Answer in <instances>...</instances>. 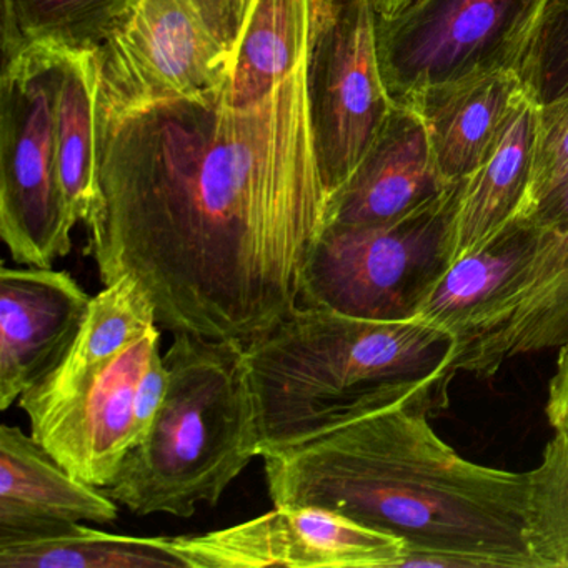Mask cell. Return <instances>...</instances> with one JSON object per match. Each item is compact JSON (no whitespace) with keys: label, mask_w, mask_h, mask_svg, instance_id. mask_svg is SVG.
<instances>
[{"label":"cell","mask_w":568,"mask_h":568,"mask_svg":"<svg viewBox=\"0 0 568 568\" xmlns=\"http://www.w3.org/2000/svg\"><path fill=\"white\" fill-rule=\"evenodd\" d=\"M307 68L251 108L224 84L99 119L85 255L104 287L131 275L161 328L244 344L297 307L331 204Z\"/></svg>","instance_id":"obj_1"},{"label":"cell","mask_w":568,"mask_h":568,"mask_svg":"<svg viewBox=\"0 0 568 568\" xmlns=\"http://www.w3.org/2000/svg\"><path fill=\"white\" fill-rule=\"evenodd\" d=\"M444 378L382 388L324 434L262 455L274 507H322L402 538L398 567L544 568L528 471L467 460L428 422Z\"/></svg>","instance_id":"obj_2"},{"label":"cell","mask_w":568,"mask_h":568,"mask_svg":"<svg viewBox=\"0 0 568 568\" xmlns=\"http://www.w3.org/2000/svg\"><path fill=\"white\" fill-rule=\"evenodd\" d=\"M455 341L418 317L374 321L298 304L247 344L261 457L324 434L382 388L450 381Z\"/></svg>","instance_id":"obj_3"},{"label":"cell","mask_w":568,"mask_h":568,"mask_svg":"<svg viewBox=\"0 0 568 568\" xmlns=\"http://www.w3.org/2000/svg\"><path fill=\"white\" fill-rule=\"evenodd\" d=\"M164 364V402L104 490L141 517L191 518L199 505H217L261 457L247 344L175 334Z\"/></svg>","instance_id":"obj_4"},{"label":"cell","mask_w":568,"mask_h":568,"mask_svg":"<svg viewBox=\"0 0 568 568\" xmlns=\"http://www.w3.org/2000/svg\"><path fill=\"white\" fill-rule=\"evenodd\" d=\"M158 355L148 292L131 275L105 285L61 362L19 398L32 437L75 477L111 487L138 445L139 387Z\"/></svg>","instance_id":"obj_5"},{"label":"cell","mask_w":568,"mask_h":568,"mask_svg":"<svg viewBox=\"0 0 568 568\" xmlns=\"http://www.w3.org/2000/svg\"><path fill=\"white\" fill-rule=\"evenodd\" d=\"M251 0H131L94 51L99 119L221 88Z\"/></svg>","instance_id":"obj_6"},{"label":"cell","mask_w":568,"mask_h":568,"mask_svg":"<svg viewBox=\"0 0 568 568\" xmlns=\"http://www.w3.org/2000/svg\"><path fill=\"white\" fill-rule=\"evenodd\" d=\"M465 181L397 221L325 227L298 304L374 321L415 317L448 265Z\"/></svg>","instance_id":"obj_7"},{"label":"cell","mask_w":568,"mask_h":568,"mask_svg":"<svg viewBox=\"0 0 568 568\" xmlns=\"http://www.w3.org/2000/svg\"><path fill=\"white\" fill-rule=\"evenodd\" d=\"M61 52L26 49L4 59L0 79V237L19 265L54 267L78 225L59 171Z\"/></svg>","instance_id":"obj_8"},{"label":"cell","mask_w":568,"mask_h":568,"mask_svg":"<svg viewBox=\"0 0 568 568\" xmlns=\"http://www.w3.org/2000/svg\"><path fill=\"white\" fill-rule=\"evenodd\" d=\"M545 0H414L377 14L382 79L394 105L435 88L518 71Z\"/></svg>","instance_id":"obj_9"},{"label":"cell","mask_w":568,"mask_h":568,"mask_svg":"<svg viewBox=\"0 0 568 568\" xmlns=\"http://www.w3.org/2000/svg\"><path fill=\"white\" fill-rule=\"evenodd\" d=\"M375 0H334L308 55L312 142L328 195L354 174L394 104L382 79Z\"/></svg>","instance_id":"obj_10"},{"label":"cell","mask_w":568,"mask_h":568,"mask_svg":"<svg viewBox=\"0 0 568 568\" xmlns=\"http://www.w3.org/2000/svg\"><path fill=\"white\" fill-rule=\"evenodd\" d=\"M187 568H394L402 538L322 507H274L244 524L171 537Z\"/></svg>","instance_id":"obj_11"},{"label":"cell","mask_w":568,"mask_h":568,"mask_svg":"<svg viewBox=\"0 0 568 568\" xmlns=\"http://www.w3.org/2000/svg\"><path fill=\"white\" fill-rule=\"evenodd\" d=\"M528 217L538 231L534 255L458 352L452 374L488 381L518 355L568 345V182Z\"/></svg>","instance_id":"obj_12"},{"label":"cell","mask_w":568,"mask_h":568,"mask_svg":"<svg viewBox=\"0 0 568 568\" xmlns=\"http://www.w3.org/2000/svg\"><path fill=\"white\" fill-rule=\"evenodd\" d=\"M92 297L69 272L0 268V408L8 410L64 357Z\"/></svg>","instance_id":"obj_13"},{"label":"cell","mask_w":568,"mask_h":568,"mask_svg":"<svg viewBox=\"0 0 568 568\" xmlns=\"http://www.w3.org/2000/svg\"><path fill=\"white\" fill-rule=\"evenodd\" d=\"M448 185L438 174L417 112L394 105L354 174L332 195L327 227L397 221L440 197Z\"/></svg>","instance_id":"obj_14"},{"label":"cell","mask_w":568,"mask_h":568,"mask_svg":"<svg viewBox=\"0 0 568 568\" xmlns=\"http://www.w3.org/2000/svg\"><path fill=\"white\" fill-rule=\"evenodd\" d=\"M119 504L62 467L18 425L0 427V540L59 534L78 524H112Z\"/></svg>","instance_id":"obj_15"},{"label":"cell","mask_w":568,"mask_h":568,"mask_svg":"<svg viewBox=\"0 0 568 568\" xmlns=\"http://www.w3.org/2000/svg\"><path fill=\"white\" fill-rule=\"evenodd\" d=\"M524 95L518 72L504 71L430 89L404 108L414 109L424 122L438 174L454 184L484 164Z\"/></svg>","instance_id":"obj_16"},{"label":"cell","mask_w":568,"mask_h":568,"mask_svg":"<svg viewBox=\"0 0 568 568\" xmlns=\"http://www.w3.org/2000/svg\"><path fill=\"white\" fill-rule=\"evenodd\" d=\"M537 241L534 219H514L490 241L448 264L418 305L415 317L450 335L457 357L530 262Z\"/></svg>","instance_id":"obj_17"},{"label":"cell","mask_w":568,"mask_h":568,"mask_svg":"<svg viewBox=\"0 0 568 568\" xmlns=\"http://www.w3.org/2000/svg\"><path fill=\"white\" fill-rule=\"evenodd\" d=\"M538 119L540 108L525 92L484 164L465 181L448 264L490 241L520 215L534 171Z\"/></svg>","instance_id":"obj_18"},{"label":"cell","mask_w":568,"mask_h":568,"mask_svg":"<svg viewBox=\"0 0 568 568\" xmlns=\"http://www.w3.org/2000/svg\"><path fill=\"white\" fill-rule=\"evenodd\" d=\"M334 0H251L225 95L232 108L267 99L307 61Z\"/></svg>","instance_id":"obj_19"},{"label":"cell","mask_w":568,"mask_h":568,"mask_svg":"<svg viewBox=\"0 0 568 568\" xmlns=\"http://www.w3.org/2000/svg\"><path fill=\"white\" fill-rule=\"evenodd\" d=\"M99 89L94 51H62L55 134L62 189L75 221L99 204Z\"/></svg>","instance_id":"obj_20"},{"label":"cell","mask_w":568,"mask_h":568,"mask_svg":"<svg viewBox=\"0 0 568 568\" xmlns=\"http://www.w3.org/2000/svg\"><path fill=\"white\" fill-rule=\"evenodd\" d=\"M187 568L171 537H129L78 524L59 534L0 540V568Z\"/></svg>","instance_id":"obj_21"},{"label":"cell","mask_w":568,"mask_h":568,"mask_svg":"<svg viewBox=\"0 0 568 568\" xmlns=\"http://www.w3.org/2000/svg\"><path fill=\"white\" fill-rule=\"evenodd\" d=\"M131 0H2L4 59L31 48L95 51Z\"/></svg>","instance_id":"obj_22"},{"label":"cell","mask_w":568,"mask_h":568,"mask_svg":"<svg viewBox=\"0 0 568 568\" xmlns=\"http://www.w3.org/2000/svg\"><path fill=\"white\" fill-rule=\"evenodd\" d=\"M530 475L531 521L544 568H568V432H555Z\"/></svg>","instance_id":"obj_23"},{"label":"cell","mask_w":568,"mask_h":568,"mask_svg":"<svg viewBox=\"0 0 568 568\" xmlns=\"http://www.w3.org/2000/svg\"><path fill=\"white\" fill-rule=\"evenodd\" d=\"M517 72L538 108L568 98V0H545Z\"/></svg>","instance_id":"obj_24"},{"label":"cell","mask_w":568,"mask_h":568,"mask_svg":"<svg viewBox=\"0 0 568 568\" xmlns=\"http://www.w3.org/2000/svg\"><path fill=\"white\" fill-rule=\"evenodd\" d=\"M568 182V98L540 108L530 187L518 217H528L551 192Z\"/></svg>","instance_id":"obj_25"},{"label":"cell","mask_w":568,"mask_h":568,"mask_svg":"<svg viewBox=\"0 0 568 568\" xmlns=\"http://www.w3.org/2000/svg\"><path fill=\"white\" fill-rule=\"evenodd\" d=\"M545 415L555 432H568V345L558 348L555 374L548 382Z\"/></svg>","instance_id":"obj_26"},{"label":"cell","mask_w":568,"mask_h":568,"mask_svg":"<svg viewBox=\"0 0 568 568\" xmlns=\"http://www.w3.org/2000/svg\"><path fill=\"white\" fill-rule=\"evenodd\" d=\"M410 2H414V0H375V9L382 18H390V16H395L402 9L407 8Z\"/></svg>","instance_id":"obj_27"}]
</instances>
